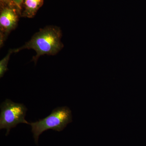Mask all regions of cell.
I'll list each match as a JSON object with an SVG mask.
<instances>
[{
  "label": "cell",
  "instance_id": "1",
  "mask_svg": "<svg viewBox=\"0 0 146 146\" xmlns=\"http://www.w3.org/2000/svg\"><path fill=\"white\" fill-rule=\"evenodd\" d=\"M62 36V31L59 27L46 26L40 29L23 46L13 49V52H18L26 49L34 50L36 54L32 61L36 64L40 56L46 54L55 55L63 48Z\"/></svg>",
  "mask_w": 146,
  "mask_h": 146
},
{
  "label": "cell",
  "instance_id": "2",
  "mask_svg": "<svg viewBox=\"0 0 146 146\" xmlns=\"http://www.w3.org/2000/svg\"><path fill=\"white\" fill-rule=\"evenodd\" d=\"M72 121V112L66 106L58 107L52 110L48 117L35 122L30 123L35 141L38 143L39 136L45 131L51 129L60 131Z\"/></svg>",
  "mask_w": 146,
  "mask_h": 146
},
{
  "label": "cell",
  "instance_id": "3",
  "mask_svg": "<svg viewBox=\"0 0 146 146\" xmlns=\"http://www.w3.org/2000/svg\"><path fill=\"white\" fill-rule=\"evenodd\" d=\"M1 109L0 129H7L6 136L8 135L11 129L19 124H30L25 119L27 108L23 104L16 103L6 99L1 104Z\"/></svg>",
  "mask_w": 146,
  "mask_h": 146
},
{
  "label": "cell",
  "instance_id": "4",
  "mask_svg": "<svg viewBox=\"0 0 146 146\" xmlns=\"http://www.w3.org/2000/svg\"><path fill=\"white\" fill-rule=\"evenodd\" d=\"M21 16L16 7H1L0 11V45L2 47L9 34L15 29Z\"/></svg>",
  "mask_w": 146,
  "mask_h": 146
},
{
  "label": "cell",
  "instance_id": "5",
  "mask_svg": "<svg viewBox=\"0 0 146 146\" xmlns=\"http://www.w3.org/2000/svg\"><path fill=\"white\" fill-rule=\"evenodd\" d=\"M44 0H24L21 17L33 18L44 4Z\"/></svg>",
  "mask_w": 146,
  "mask_h": 146
},
{
  "label": "cell",
  "instance_id": "6",
  "mask_svg": "<svg viewBox=\"0 0 146 146\" xmlns=\"http://www.w3.org/2000/svg\"><path fill=\"white\" fill-rule=\"evenodd\" d=\"M13 50L10 49L7 55L0 61V77L2 78L8 70L7 68L9 61L10 59V56L13 53Z\"/></svg>",
  "mask_w": 146,
  "mask_h": 146
},
{
  "label": "cell",
  "instance_id": "7",
  "mask_svg": "<svg viewBox=\"0 0 146 146\" xmlns=\"http://www.w3.org/2000/svg\"><path fill=\"white\" fill-rule=\"evenodd\" d=\"M0 6L1 7L5 6L16 7L12 0H0Z\"/></svg>",
  "mask_w": 146,
  "mask_h": 146
},
{
  "label": "cell",
  "instance_id": "8",
  "mask_svg": "<svg viewBox=\"0 0 146 146\" xmlns=\"http://www.w3.org/2000/svg\"><path fill=\"white\" fill-rule=\"evenodd\" d=\"M14 5L17 8L21 16V11H22V6L24 0H12Z\"/></svg>",
  "mask_w": 146,
  "mask_h": 146
}]
</instances>
